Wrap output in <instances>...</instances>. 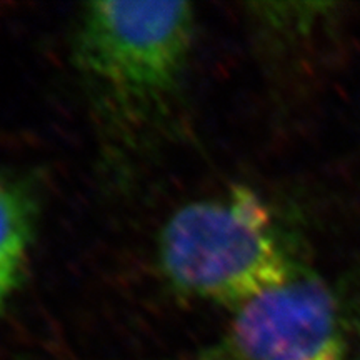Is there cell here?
I'll return each instance as SVG.
<instances>
[{
  "mask_svg": "<svg viewBox=\"0 0 360 360\" xmlns=\"http://www.w3.org/2000/svg\"><path fill=\"white\" fill-rule=\"evenodd\" d=\"M193 39L188 2H90L80 8L70 60L103 165L115 180L132 177L174 132Z\"/></svg>",
  "mask_w": 360,
  "mask_h": 360,
  "instance_id": "cell-1",
  "label": "cell"
},
{
  "mask_svg": "<svg viewBox=\"0 0 360 360\" xmlns=\"http://www.w3.org/2000/svg\"><path fill=\"white\" fill-rule=\"evenodd\" d=\"M157 267L175 295L233 312L312 265L295 225L260 192L233 186L165 220Z\"/></svg>",
  "mask_w": 360,
  "mask_h": 360,
  "instance_id": "cell-2",
  "label": "cell"
},
{
  "mask_svg": "<svg viewBox=\"0 0 360 360\" xmlns=\"http://www.w3.org/2000/svg\"><path fill=\"white\" fill-rule=\"evenodd\" d=\"M191 360H360V309L312 267L233 310Z\"/></svg>",
  "mask_w": 360,
  "mask_h": 360,
  "instance_id": "cell-3",
  "label": "cell"
},
{
  "mask_svg": "<svg viewBox=\"0 0 360 360\" xmlns=\"http://www.w3.org/2000/svg\"><path fill=\"white\" fill-rule=\"evenodd\" d=\"M335 7L319 2L247 4L245 25L264 69L272 75L283 72L297 52L330 25Z\"/></svg>",
  "mask_w": 360,
  "mask_h": 360,
  "instance_id": "cell-4",
  "label": "cell"
},
{
  "mask_svg": "<svg viewBox=\"0 0 360 360\" xmlns=\"http://www.w3.org/2000/svg\"><path fill=\"white\" fill-rule=\"evenodd\" d=\"M37 222V200L29 188L0 179V307L24 276Z\"/></svg>",
  "mask_w": 360,
  "mask_h": 360,
  "instance_id": "cell-5",
  "label": "cell"
}]
</instances>
